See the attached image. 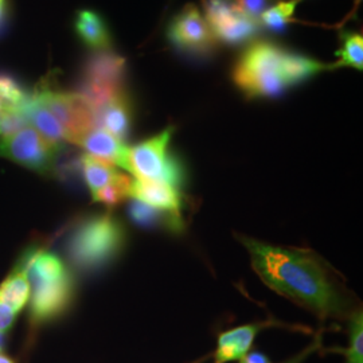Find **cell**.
<instances>
[{"instance_id":"1","label":"cell","mask_w":363,"mask_h":363,"mask_svg":"<svg viewBox=\"0 0 363 363\" xmlns=\"http://www.w3.org/2000/svg\"><path fill=\"white\" fill-rule=\"evenodd\" d=\"M252 267L261 280L280 295L295 300L320 316H342L349 303L316 256L241 238Z\"/></svg>"},{"instance_id":"2","label":"cell","mask_w":363,"mask_h":363,"mask_svg":"<svg viewBox=\"0 0 363 363\" xmlns=\"http://www.w3.org/2000/svg\"><path fill=\"white\" fill-rule=\"evenodd\" d=\"M331 70V65L286 48L259 40L250 43L233 67L235 86L249 99L276 97L316 74Z\"/></svg>"},{"instance_id":"3","label":"cell","mask_w":363,"mask_h":363,"mask_svg":"<svg viewBox=\"0 0 363 363\" xmlns=\"http://www.w3.org/2000/svg\"><path fill=\"white\" fill-rule=\"evenodd\" d=\"M25 255L31 283V320L35 325L52 322L65 313L73 301V279L65 262L52 252L30 249Z\"/></svg>"},{"instance_id":"4","label":"cell","mask_w":363,"mask_h":363,"mask_svg":"<svg viewBox=\"0 0 363 363\" xmlns=\"http://www.w3.org/2000/svg\"><path fill=\"white\" fill-rule=\"evenodd\" d=\"M125 238L124 226L113 216H94L82 220L70 234L67 257L82 272L99 271L121 253Z\"/></svg>"},{"instance_id":"5","label":"cell","mask_w":363,"mask_h":363,"mask_svg":"<svg viewBox=\"0 0 363 363\" xmlns=\"http://www.w3.org/2000/svg\"><path fill=\"white\" fill-rule=\"evenodd\" d=\"M174 128L169 127L142 143L128 147L127 167L135 179L163 182L179 189L184 183V167L169 151Z\"/></svg>"},{"instance_id":"6","label":"cell","mask_w":363,"mask_h":363,"mask_svg":"<svg viewBox=\"0 0 363 363\" xmlns=\"http://www.w3.org/2000/svg\"><path fill=\"white\" fill-rule=\"evenodd\" d=\"M125 91L124 58L111 50L96 52L88 58L82 69L77 93L96 113Z\"/></svg>"},{"instance_id":"7","label":"cell","mask_w":363,"mask_h":363,"mask_svg":"<svg viewBox=\"0 0 363 363\" xmlns=\"http://www.w3.org/2000/svg\"><path fill=\"white\" fill-rule=\"evenodd\" d=\"M35 94L65 130L67 143L78 145L88 132L97 127L96 112L78 93L43 86Z\"/></svg>"},{"instance_id":"8","label":"cell","mask_w":363,"mask_h":363,"mask_svg":"<svg viewBox=\"0 0 363 363\" xmlns=\"http://www.w3.org/2000/svg\"><path fill=\"white\" fill-rule=\"evenodd\" d=\"M58 148L26 125L7 136H0V156L13 163L48 175L54 171Z\"/></svg>"},{"instance_id":"9","label":"cell","mask_w":363,"mask_h":363,"mask_svg":"<svg viewBox=\"0 0 363 363\" xmlns=\"http://www.w3.org/2000/svg\"><path fill=\"white\" fill-rule=\"evenodd\" d=\"M203 15L217 42L240 45L259 33V21L241 13L232 0H203Z\"/></svg>"},{"instance_id":"10","label":"cell","mask_w":363,"mask_h":363,"mask_svg":"<svg viewBox=\"0 0 363 363\" xmlns=\"http://www.w3.org/2000/svg\"><path fill=\"white\" fill-rule=\"evenodd\" d=\"M167 38L175 48L193 54H208L217 46L205 15L194 4H187L172 18Z\"/></svg>"},{"instance_id":"11","label":"cell","mask_w":363,"mask_h":363,"mask_svg":"<svg viewBox=\"0 0 363 363\" xmlns=\"http://www.w3.org/2000/svg\"><path fill=\"white\" fill-rule=\"evenodd\" d=\"M130 196L151 208L166 210L171 213H181L183 206L179 189L163 182L133 179L130 186Z\"/></svg>"},{"instance_id":"12","label":"cell","mask_w":363,"mask_h":363,"mask_svg":"<svg viewBox=\"0 0 363 363\" xmlns=\"http://www.w3.org/2000/svg\"><path fill=\"white\" fill-rule=\"evenodd\" d=\"M78 145H81L88 155L94 156L123 169L127 167L128 147L100 127L88 132Z\"/></svg>"},{"instance_id":"13","label":"cell","mask_w":363,"mask_h":363,"mask_svg":"<svg viewBox=\"0 0 363 363\" xmlns=\"http://www.w3.org/2000/svg\"><path fill=\"white\" fill-rule=\"evenodd\" d=\"M22 115L26 120L27 125L38 132L49 143L61 150L66 142L65 130L52 116V112L43 105L37 94L30 96L25 106L22 108Z\"/></svg>"},{"instance_id":"14","label":"cell","mask_w":363,"mask_h":363,"mask_svg":"<svg viewBox=\"0 0 363 363\" xmlns=\"http://www.w3.org/2000/svg\"><path fill=\"white\" fill-rule=\"evenodd\" d=\"M97 127L108 130L120 142H125L132 125V101L128 91L117 96L97 113Z\"/></svg>"},{"instance_id":"15","label":"cell","mask_w":363,"mask_h":363,"mask_svg":"<svg viewBox=\"0 0 363 363\" xmlns=\"http://www.w3.org/2000/svg\"><path fill=\"white\" fill-rule=\"evenodd\" d=\"M74 31L78 39L94 52L109 50L112 35L104 18L93 10L78 11L74 19Z\"/></svg>"},{"instance_id":"16","label":"cell","mask_w":363,"mask_h":363,"mask_svg":"<svg viewBox=\"0 0 363 363\" xmlns=\"http://www.w3.org/2000/svg\"><path fill=\"white\" fill-rule=\"evenodd\" d=\"M259 325H247L229 330L218 337V346L214 363H226L242 359L250 350L253 340L259 331Z\"/></svg>"},{"instance_id":"17","label":"cell","mask_w":363,"mask_h":363,"mask_svg":"<svg viewBox=\"0 0 363 363\" xmlns=\"http://www.w3.org/2000/svg\"><path fill=\"white\" fill-rule=\"evenodd\" d=\"M28 296L30 281L27 274V257L23 255L13 272L0 284V300L19 313L26 306Z\"/></svg>"},{"instance_id":"18","label":"cell","mask_w":363,"mask_h":363,"mask_svg":"<svg viewBox=\"0 0 363 363\" xmlns=\"http://www.w3.org/2000/svg\"><path fill=\"white\" fill-rule=\"evenodd\" d=\"M130 216L140 226H164L172 232H181L184 228L181 213L151 208L136 199L130 205Z\"/></svg>"},{"instance_id":"19","label":"cell","mask_w":363,"mask_h":363,"mask_svg":"<svg viewBox=\"0 0 363 363\" xmlns=\"http://www.w3.org/2000/svg\"><path fill=\"white\" fill-rule=\"evenodd\" d=\"M81 169L91 195L96 194L97 191L104 189L105 186L112 183L118 175L116 166L109 164L88 154L81 157Z\"/></svg>"},{"instance_id":"20","label":"cell","mask_w":363,"mask_h":363,"mask_svg":"<svg viewBox=\"0 0 363 363\" xmlns=\"http://www.w3.org/2000/svg\"><path fill=\"white\" fill-rule=\"evenodd\" d=\"M339 57L331 69L354 67L357 70L363 69V37L359 33L343 31L340 34V48L337 52Z\"/></svg>"},{"instance_id":"21","label":"cell","mask_w":363,"mask_h":363,"mask_svg":"<svg viewBox=\"0 0 363 363\" xmlns=\"http://www.w3.org/2000/svg\"><path fill=\"white\" fill-rule=\"evenodd\" d=\"M301 0H284L271 6L261 13L259 18V26H264L271 31L280 33L294 21L295 13Z\"/></svg>"},{"instance_id":"22","label":"cell","mask_w":363,"mask_h":363,"mask_svg":"<svg viewBox=\"0 0 363 363\" xmlns=\"http://www.w3.org/2000/svg\"><path fill=\"white\" fill-rule=\"evenodd\" d=\"M28 97L30 96H27L18 81L11 76L0 74V117L13 112H22Z\"/></svg>"},{"instance_id":"23","label":"cell","mask_w":363,"mask_h":363,"mask_svg":"<svg viewBox=\"0 0 363 363\" xmlns=\"http://www.w3.org/2000/svg\"><path fill=\"white\" fill-rule=\"evenodd\" d=\"M133 179L127 174L118 172L116 179L105 186L100 191L91 195L94 202H100L106 206H115L130 196V186Z\"/></svg>"},{"instance_id":"24","label":"cell","mask_w":363,"mask_h":363,"mask_svg":"<svg viewBox=\"0 0 363 363\" xmlns=\"http://www.w3.org/2000/svg\"><path fill=\"white\" fill-rule=\"evenodd\" d=\"M347 363H363V316L355 312L350 320V347L346 352Z\"/></svg>"},{"instance_id":"25","label":"cell","mask_w":363,"mask_h":363,"mask_svg":"<svg viewBox=\"0 0 363 363\" xmlns=\"http://www.w3.org/2000/svg\"><path fill=\"white\" fill-rule=\"evenodd\" d=\"M235 7L249 18L259 21L261 13L271 7L274 0H232Z\"/></svg>"},{"instance_id":"26","label":"cell","mask_w":363,"mask_h":363,"mask_svg":"<svg viewBox=\"0 0 363 363\" xmlns=\"http://www.w3.org/2000/svg\"><path fill=\"white\" fill-rule=\"evenodd\" d=\"M18 316V312L0 300V334L7 333Z\"/></svg>"},{"instance_id":"27","label":"cell","mask_w":363,"mask_h":363,"mask_svg":"<svg viewBox=\"0 0 363 363\" xmlns=\"http://www.w3.org/2000/svg\"><path fill=\"white\" fill-rule=\"evenodd\" d=\"M240 361L241 363H269L268 358L261 352H250Z\"/></svg>"},{"instance_id":"28","label":"cell","mask_w":363,"mask_h":363,"mask_svg":"<svg viewBox=\"0 0 363 363\" xmlns=\"http://www.w3.org/2000/svg\"><path fill=\"white\" fill-rule=\"evenodd\" d=\"M7 10H9V3L7 0H0V26L3 25L6 15H7Z\"/></svg>"},{"instance_id":"29","label":"cell","mask_w":363,"mask_h":363,"mask_svg":"<svg viewBox=\"0 0 363 363\" xmlns=\"http://www.w3.org/2000/svg\"><path fill=\"white\" fill-rule=\"evenodd\" d=\"M0 363H15V361L11 357H9V355H6L4 352L0 351Z\"/></svg>"},{"instance_id":"30","label":"cell","mask_w":363,"mask_h":363,"mask_svg":"<svg viewBox=\"0 0 363 363\" xmlns=\"http://www.w3.org/2000/svg\"><path fill=\"white\" fill-rule=\"evenodd\" d=\"M0 136H1V117H0Z\"/></svg>"},{"instance_id":"31","label":"cell","mask_w":363,"mask_h":363,"mask_svg":"<svg viewBox=\"0 0 363 363\" xmlns=\"http://www.w3.org/2000/svg\"><path fill=\"white\" fill-rule=\"evenodd\" d=\"M289 363H295V362H289Z\"/></svg>"}]
</instances>
